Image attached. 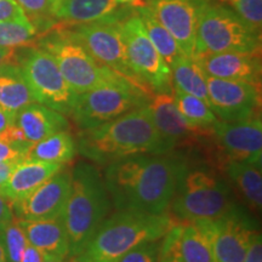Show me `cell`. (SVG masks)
Returning a JSON list of instances; mask_svg holds the SVG:
<instances>
[{"label": "cell", "instance_id": "1", "mask_svg": "<svg viewBox=\"0 0 262 262\" xmlns=\"http://www.w3.org/2000/svg\"><path fill=\"white\" fill-rule=\"evenodd\" d=\"M187 166L166 155H137L107 164L103 180L117 210L169 211Z\"/></svg>", "mask_w": 262, "mask_h": 262}, {"label": "cell", "instance_id": "2", "mask_svg": "<svg viewBox=\"0 0 262 262\" xmlns=\"http://www.w3.org/2000/svg\"><path fill=\"white\" fill-rule=\"evenodd\" d=\"M78 148L85 158L98 165L137 155H166L170 146L157 130L147 104L93 127L80 130Z\"/></svg>", "mask_w": 262, "mask_h": 262}, {"label": "cell", "instance_id": "3", "mask_svg": "<svg viewBox=\"0 0 262 262\" xmlns=\"http://www.w3.org/2000/svg\"><path fill=\"white\" fill-rule=\"evenodd\" d=\"M181 221L172 215L117 210L107 217L81 253L70 262H118L137 245L163 239Z\"/></svg>", "mask_w": 262, "mask_h": 262}, {"label": "cell", "instance_id": "4", "mask_svg": "<svg viewBox=\"0 0 262 262\" xmlns=\"http://www.w3.org/2000/svg\"><path fill=\"white\" fill-rule=\"evenodd\" d=\"M71 173L70 196L62 212L70 241V260L89 244L112 208L103 176L96 166L79 162Z\"/></svg>", "mask_w": 262, "mask_h": 262}, {"label": "cell", "instance_id": "5", "mask_svg": "<svg viewBox=\"0 0 262 262\" xmlns=\"http://www.w3.org/2000/svg\"><path fill=\"white\" fill-rule=\"evenodd\" d=\"M170 208L181 222L216 220L237 212L228 186L208 168L187 169Z\"/></svg>", "mask_w": 262, "mask_h": 262}, {"label": "cell", "instance_id": "6", "mask_svg": "<svg viewBox=\"0 0 262 262\" xmlns=\"http://www.w3.org/2000/svg\"><path fill=\"white\" fill-rule=\"evenodd\" d=\"M38 47L54 57L57 67L74 93L83 94L101 85L125 80L91 56L89 51L62 26L52 27ZM127 81V80H126Z\"/></svg>", "mask_w": 262, "mask_h": 262}, {"label": "cell", "instance_id": "7", "mask_svg": "<svg viewBox=\"0 0 262 262\" xmlns=\"http://www.w3.org/2000/svg\"><path fill=\"white\" fill-rule=\"evenodd\" d=\"M261 51V33L249 27L233 10L209 2L195 34L194 58L220 52Z\"/></svg>", "mask_w": 262, "mask_h": 262}, {"label": "cell", "instance_id": "8", "mask_svg": "<svg viewBox=\"0 0 262 262\" xmlns=\"http://www.w3.org/2000/svg\"><path fill=\"white\" fill-rule=\"evenodd\" d=\"M24 48L22 54L17 52V64L35 102L71 117L78 94L66 81L54 57L40 47Z\"/></svg>", "mask_w": 262, "mask_h": 262}, {"label": "cell", "instance_id": "9", "mask_svg": "<svg viewBox=\"0 0 262 262\" xmlns=\"http://www.w3.org/2000/svg\"><path fill=\"white\" fill-rule=\"evenodd\" d=\"M150 95L126 80L101 85L77 95L71 117L80 130L93 129L145 106Z\"/></svg>", "mask_w": 262, "mask_h": 262}, {"label": "cell", "instance_id": "10", "mask_svg": "<svg viewBox=\"0 0 262 262\" xmlns=\"http://www.w3.org/2000/svg\"><path fill=\"white\" fill-rule=\"evenodd\" d=\"M122 21L119 16L113 14L89 24L58 26L67 29L101 64L110 68L139 89L153 94L141 83L131 70L123 39Z\"/></svg>", "mask_w": 262, "mask_h": 262}, {"label": "cell", "instance_id": "11", "mask_svg": "<svg viewBox=\"0 0 262 262\" xmlns=\"http://www.w3.org/2000/svg\"><path fill=\"white\" fill-rule=\"evenodd\" d=\"M122 33L131 70L153 94H171V70L150 42L139 15L122 21Z\"/></svg>", "mask_w": 262, "mask_h": 262}, {"label": "cell", "instance_id": "12", "mask_svg": "<svg viewBox=\"0 0 262 262\" xmlns=\"http://www.w3.org/2000/svg\"><path fill=\"white\" fill-rule=\"evenodd\" d=\"M208 143H210L214 150L212 159L219 168L227 162H247L261 165V118L239 123H225L219 120L212 127Z\"/></svg>", "mask_w": 262, "mask_h": 262}, {"label": "cell", "instance_id": "13", "mask_svg": "<svg viewBox=\"0 0 262 262\" xmlns=\"http://www.w3.org/2000/svg\"><path fill=\"white\" fill-rule=\"evenodd\" d=\"M209 106L219 120L239 123L260 117V84L205 77Z\"/></svg>", "mask_w": 262, "mask_h": 262}, {"label": "cell", "instance_id": "14", "mask_svg": "<svg viewBox=\"0 0 262 262\" xmlns=\"http://www.w3.org/2000/svg\"><path fill=\"white\" fill-rule=\"evenodd\" d=\"M210 0H148L156 18L171 33L186 56L194 58L195 34L203 9Z\"/></svg>", "mask_w": 262, "mask_h": 262}, {"label": "cell", "instance_id": "15", "mask_svg": "<svg viewBox=\"0 0 262 262\" xmlns=\"http://www.w3.org/2000/svg\"><path fill=\"white\" fill-rule=\"evenodd\" d=\"M210 239L215 262H244L257 233L237 212L216 220L193 221Z\"/></svg>", "mask_w": 262, "mask_h": 262}, {"label": "cell", "instance_id": "16", "mask_svg": "<svg viewBox=\"0 0 262 262\" xmlns=\"http://www.w3.org/2000/svg\"><path fill=\"white\" fill-rule=\"evenodd\" d=\"M147 107L149 108L157 130L171 149L201 146L211 136L212 131L199 130L186 122L176 108L172 93L152 94Z\"/></svg>", "mask_w": 262, "mask_h": 262}, {"label": "cell", "instance_id": "17", "mask_svg": "<svg viewBox=\"0 0 262 262\" xmlns=\"http://www.w3.org/2000/svg\"><path fill=\"white\" fill-rule=\"evenodd\" d=\"M72 173L60 170L32 192L24 201L12 205L16 219L49 220L62 215L71 192Z\"/></svg>", "mask_w": 262, "mask_h": 262}, {"label": "cell", "instance_id": "18", "mask_svg": "<svg viewBox=\"0 0 262 262\" xmlns=\"http://www.w3.org/2000/svg\"><path fill=\"white\" fill-rule=\"evenodd\" d=\"M162 256H176L182 262H215L210 239L195 222H180L164 235Z\"/></svg>", "mask_w": 262, "mask_h": 262}, {"label": "cell", "instance_id": "19", "mask_svg": "<svg viewBox=\"0 0 262 262\" xmlns=\"http://www.w3.org/2000/svg\"><path fill=\"white\" fill-rule=\"evenodd\" d=\"M206 75L261 85L260 51L220 52L195 58Z\"/></svg>", "mask_w": 262, "mask_h": 262}, {"label": "cell", "instance_id": "20", "mask_svg": "<svg viewBox=\"0 0 262 262\" xmlns=\"http://www.w3.org/2000/svg\"><path fill=\"white\" fill-rule=\"evenodd\" d=\"M15 220L25 232L28 243L37 248L44 258L70 260V241L62 215L49 220H21L16 217Z\"/></svg>", "mask_w": 262, "mask_h": 262}, {"label": "cell", "instance_id": "21", "mask_svg": "<svg viewBox=\"0 0 262 262\" xmlns=\"http://www.w3.org/2000/svg\"><path fill=\"white\" fill-rule=\"evenodd\" d=\"M62 166L63 165L61 164L51 162L32 159L21 160L16 164L9 179L0 187V193L11 203V205H15L62 170Z\"/></svg>", "mask_w": 262, "mask_h": 262}, {"label": "cell", "instance_id": "22", "mask_svg": "<svg viewBox=\"0 0 262 262\" xmlns=\"http://www.w3.org/2000/svg\"><path fill=\"white\" fill-rule=\"evenodd\" d=\"M15 124L21 129L29 143L70 129L67 117L38 102L31 103L17 113Z\"/></svg>", "mask_w": 262, "mask_h": 262}, {"label": "cell", "instance_id": "23", "mask_svg": "<svg viewBox=\"0 0 262 262\" xmlns=\"http://www.w3.org/2000/svg\"><path fill=\"white\" fill-rule=\"evenodd\" d=\"M233 185L251 211H261L262 175L261 165L247 162H227L220 168Z\"/></svg>", "mask_w": 262, "mask_h": 262}, {"label": "cell", "instance_id": "24", "mask_svg": "<svg viewBox=\"0 0 262 262\" xmlns=\"http://www.w3.org/2000/svg\"><path fill=\"white\" fill-rule=\"evenodd\" d=\"M117 0H56L52 17L60 25L89 24L112 16Z\"/></svg>", "mask_w": 262, "mask_h": 262}, {"label": "cell", "instance_id": "25", "mask_svg": "<svg viewBox=\"0 0 262 262\" xmlns=\"http://www.w3.org/2000/svg\"><path fill=\"white\" fill-rule=\"evenodd\" d=\"M34 102L17 62L6 66L0 72V107L16 117L19 111Z\"/></svg>", "mask_w": 262, "mask_h": 262}, {"label": "cell", "instance_id": "26", "mask_svg": "<svg viewBox=\"0 0 262 262\" xmlns=\"http://www.w3.org/2000/svg\"><path fill=\"white\" fill-rule=\"evenodd\" d=\"M77 142L70 131H60L47 139L33 143L29 147L26 159L51 162L64 165V164L73 162L77 155Z\"/></svg>", "mask_w": 262, "mask_h": 262}, {"label": "cell", "instance_id": "27", "mask_svg": "<svg viewBox=\"0 0 262 262\" xmlns=\"http://www.w3.org/2000/svg\"><path fill=\"white\" fill-rule=\"evenodd\" d=\"M136 14L142 21L143 27H145V31L153 47L156 48V50L159 52L160 56L164 58V61L171 70L172 66L182 56H185L178 41L172 37L171 33L156 18V16L153 15L148 6H139Z\"/></svg>", "mask_w": 262, "mask_h": 262}, {"label": "cell", "instance_id": "28", "mask_svg": "<svg viewBox=\"0 0 262 262\" xmlns=\"http://www.w3.org/2000/svg\"><path fill=\"white\" fill-rule=\"evenodd\" d=\"M171 77L173 89L193 95L209 104L205 81L206 74L195 58L188 57L186 55L182 56L171 67Z\"/></svg>", "mask_w": 262, "mask_h": 262}, {"label": "cell", "instance_id": "29", "mask_svg": "<svg viewBox=\"0 0 262 262\" xmlns=\"http://www.w3.org/2000/svg\"><path fill=\"white\" fill-rule=\"evenodd\" d=\"M172 97L176 108L189 125L211 133L212 127L219 122V119L208 103L179 89H172Z\"/></svg>", "mask_w": 262, "mask_h": 262}, {"label": "cell", "instance_id": "30", "mask_svg": "<svg viewBox=\"0 0 262 262\" xmlns=\"http://www.w3.org/2000/svg\"><path fill=\"white\" fill-rule=\"evenodd\" d=\"M24 10L29 22L34 26L37 32L50 31L54 27L52 10L56 0H15Z\"/></svg>", "mask_w": 262, "mask_h": 262}, {"label": "cell", "instance_id": "31", "mask_svg": "<svg viewBox=\"0 0 262 262\" xmlns=\"http://www.w3.org/2000/svg\"><path fill=\"white\" fill-rule=\"evenodd\" d=\"M38 32L31 22H0V47L24 48L31 45Z\"/></svg>", "mask_w": 262, "mask_h": 262}, {"label": "cell", "instance_id": "32", "mask_svg": "<svg viewBox=\"0 0 262 262\" xmlns=\"http://www.w3.org/2000/svg\"><path fill=\"white\" fill-rule=\"evenodd\" d=\"M2 233L4 239L6 262H21L26 248L29 243L25 232L17 225L15 219L11 224L3 229Z\"/></svg>", "mask_w": 262, "mask_h": 262}, {"label": "cell", "instance_id": "33", "mask_svg": "<svg viewBox=\"0 0 262 262\" xmlns=\"http://www.w3.org/2000/svg\"><path fill=\"white\" fill-rule=\"evenodd\" d=\"M226 2L249 27L261 33L262 0H226Z\"/></svg>", "mask_w": 262, "mask_h": 262}, {"label": "cell", "instance_id": "34", "mask_svg": "<svg viewBox=\"0 0 262 262\" xmlns=\"http://www.w3.org/2000/svg\"><path fill=\"white\" fill-rule=\"evenodd\" d=\"M162 239L137 245L120 257L118 262H159Z\"/></svg>", "mask_w": 262, "mask_h": 262}, {"label": "cell", "instance_id": "35", "mask_svg": "<svg viewBox=\"0 0 262 262\" xmlns=\"http://www.w3.org/2000/svg\"><path fill=\"white\" fill-rule=\"evenodd\" d=\"M0 22L28 24L29 19L15 0H0Z\"/></svg>", "mask_w": 262, "mask_h": 262}, {"label": "cell", "instance_id": "36", "mask_svg": "<svg viewBox=\"0 0 262 262\" xmlns=\"http://www.w3.org/2000/svg\"><path fill=\"white\" fill-rule=\"evenodd\" d=\"M27 152V148L14 145V143L9 142L8 140L0 137V163H18L26 159Z\"/></svg>", "mask_w": 262, "mask_h": 262}, {"label": "cell", "instance_id": "37", "mask_svg": "<svg viewBox=\"0 0 262 262\" xmlns=\"http://www.w3.org/2000/svg\"><path fill=\"white\" fill-rule=\"evenodd\" d=\"M14 219L15 215L11 203L0 193V232L9 224H11Z\"/></svg>", "mask_w": 262, "mask_h": 262}, {"label": "cell", "instance_id": "38", "mask_svg": "<svg viewBox=\"0 0 262 262\" xmlns=\"http://www.w3.org/2000/svg\"><path fill=\"white\" fill-rule=\"evenodd\" d=\"M244 262H262V242L260 233L255 234Z\"/></svg>", "mask_w": 262, "mask_h": 262}, {"label": "cell", "instance_id": "39", "mask_svg": "<svg viewBox=\"0 0 262 262\" xmlns=\"http://www.w3.org/2000/svg\"><path fill=\"white\" fill-rule=\"evenodd\" d=\"M15 62H17V48L0 47V72Z\"/></svg>", "mask_w": 262, "mask_h": 262}, {"label": "cell", "instance_id": "40", "mask_svg": "<svg viewBox=\"0 0 262 262\" xmlns=\"http://www.w3.org/2000/svg\"><path fill=\"white\" fill-rule=\"evenodd\" d=\"M44 261V256L37 248H34L33 245L28 244V247L26 248L24 256L21 258V262H42Z\"/></svg>", "mask_w": 262, "mask_h": 262}, {"label": "cell", "instance_id": "41", "mask_svg": "<svg viewBox=\"0 0 262 262\" xmlns=\"http://www.w3.org/2000/svg\"><path fill=\"white\" fill-rule=\"evenodd\" d=\"M16 117L11 116V114L6 112L3 107H0V133H3L5 129H8L9 126H11L12 124H15Z\"/></svg>", "mask_w": 262, "mask_h": 262}, {"label": "cell", "instance_id": "42", "mask_svg": "<svg viewBox=\"0 0 262 262\" xmlns=\"http://www.w3.org/2000/svg\"><path fill=\"white\" fill-rule=\"evenodd\" d=\"M19 163V162H18ZM16 162L11 163H0V187L6 182V180L9 179L10 173L16 166Z\"/></svg>", "mask_w": 262, "mask_h": 262}, {"label": "cell", "instance_id": "43", "mask_svg": "<svg viewBox=\"0 0 262 262\" xmlns=\"http://www.w3.org/2000/svg\"><path fill=\"white\" fill-rule=\"evenodd\" d=\"M0 262H6V255L4 249V239H3V233L0 232Z\"/></svg>", "mask_w": 262, "mask_h": 262}, {"label": "cell", "instance_id": "44", "mask_svg": "<svg viewBox=\"0 0 262 262\" xmlns=\"http://www.w3.org/2000/svg\"><path fill=\"white\" fill-rule=\"evenodd\" d=\"M159 262H182L179 257L176 256H162Z\"/></svg>", "mask_w": 262, "mask_h": 262}, {"label": "cell", "instance_id": "45", "mask_svg": "<svg viewBox=\"0 0 262 262\" xmlns=\"http://www.w3.org/2000/svg\"><path fill=\"white\" fill-rule=\"evenodd\" d=\"M42 262H70V260L67 261H58V260H52V258H44V261Z\"/></svg>", "mask_w": 262, "mask_h": 262}, {"label": "cell", "instance_id": "46", "mask_svg": "<svg viewBox=\"0 0 262 262\" xmlns=\"http://www.w3.org/2000/svg\"><path fill=\"white\" fill-rule=\"evenodd\" d=\"M135 2V0H117V3H122V4H124V3H133Z\"/></svg>", "mask_w": 262, "mask_h": 262}]
</instances>
